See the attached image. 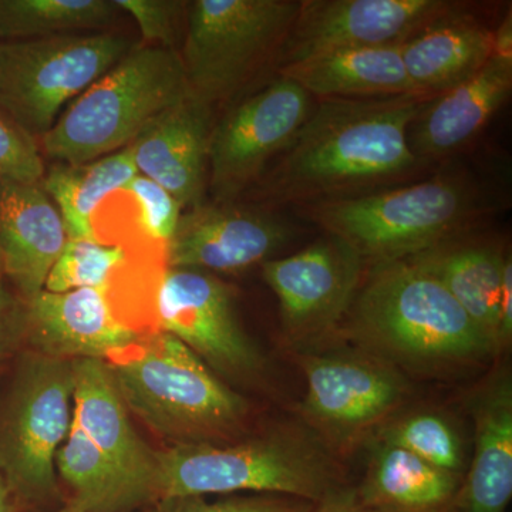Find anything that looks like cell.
Instances as JSON below:
<instances>
[{"label":"cell","instance_id":"obj_22","mask_svg":"<svg viewBox=\"0 0 512 512\" xmlns=\"http://www.w3.org/2000/svg\"><path fill=\"white\" fill-rule=\"evenodd\" d=\"M279 76L293 80L322 100L423 96L406 72L402 45L323 53L281 67Z\"/></svg>","mask_w":512,"mask_h":512},{"label":"cell","instance_id":"obj_1","mask_svg":"<svg viewBox=\"0 0 512 512\" xmlns=\"http://www.w3.org/2000/svg\"><path fill=\"white\" fill-rule=\"evenodd\" d=\"M427 96L322 100L269 175L278 202L365 194L419 167L407 131Z\"/></svg>","mask_w":512,"mask_h":512},{"label":"cell","instance_id":"obj_19","mask_svg":"<svg viewBox=\"0 0 512 512\" xmlns=\"http://www.w3.org/2000/svg\"><path fill=\"white\" fill-rule=\"evenodd\" d=\"M73 417L150 505L157 504V451L134 429L126 403L100 359L73 360Z\"/></svg>","mask_w":512,"mask_h":512},{"label":"cell","instance_id":"obj_15","mask_svg":"<svg viewBox=\"0 0 512 512\" xmlns=\"http://www.w3.org/2000/svg\"><path fill=\"white\" fill-rule=\"evenodd\" d=\"M289 235L284 221L265 212L198 205L181 215L165 249V265L228 274L245 271L268 261Z\"/></svg>","mask_w":512,"mask_h":512},{"label":"cell","instance_id":"obj_32","mask_svg":"<svg viewBox=\"0 0 512 512\" xmlns=\"http://www.w3.org/2000/svg\"><path fill=\"white\" fill-rule=\"evenodd\" d=\"M316 503L281 494L228 495L210 501L204 497L175 498L157 504L153 512H313Z\"/></svg>","mask_w":512,"mask_h":512},{"label":"cell","instance_id":"obj_35","mask_svg":"<svg viewBox=\"0 0 512 512\" xmlns=\"http://www.w3.org/2000/svg\"><path fill=\"white\" fill-rule=\"evenodd\" d=\"M512 338V264L505 258L501 284L500 311H498V350L507 348Z\"/></svg>","mask_w":512,"mask_h":512},{"label":"cell","instance_id":"obj_12","mask_svg":"<svg viewBox=\"0 0 512 512\" xmlns=\"http://www.w3.org/2000/svg\"><path fill=\"white\" fill-rule=\"evenodd\" d=\"M363 268V259L335 237L262 264L289 345L309 348L336 332L362 284Z\"/></svg>","mask_w":512,"mask_h":512},{"label":"cell","instance_id":"obj_2","mask_svg":"<svg viewBox=\"0 0 512 512\" xmlns=\"http://www.w3.org/2000/svg\"><path fill=\"white\" fill-rule=\"evenodd\" d=\"M342 325L363 348L407 366L471 365L495 355L460 303L407 259L363 275Z\"/></svg>","mask_w":512,"mask_h":512},{"label":"cell","instance_id":"obj_29","mask_svg":"<svg viewBox=\"0 0 512 512\" xmlns=\"http://www.w3.org/2000/svg\"><path fill=\"white\" fill-rule=\"evenodd\" d=\"M126 248L99 239L67 238L50 269L45 291L67 292L82 288H109L128 264Z\"/></svg>","mask_w":512,"mask_h":512},{"label":"cell","instance_id":"obj_10","mask_svg":"<svg viewBox=\"0 0 512 512\" xmlns=\"http://www.w3.org/2000/svg\"><path fill=\"white\" fill-rule=\"evenodd\" d=\"M298 360L306 377L301 416L323 446L348 450L402 403V376L376 357L301 353Z\"/></svg>","mask_w":512,"mask_h":512},{"label":"cell","instance_id":"obj_18","mask_svg":"<svg viewBox=\"0 0 512 512\" xmlns=\"http://www.w3.org/2000/svg\"><path fill=\"white\" fill-rule=\"evenodd\" d=\"M511 90L512 59L493 53L466 82L421 103L407 131L413 156L421 164L461 150L483 130Z\"/></svg>","mask_w":512,"mask_h":512},{"label":"cell","instance_id":"obj_27","mask_svg":"<svg viewBox=\"0 0 512 512\" xmlns=\"http://www.w3.org/2000/svg\"><path fill=\"white\" fill-rule=\"evenodd\" d=\"M56 473L69 490L66 505L84 512H136L150 503L89 439L77 420L56 454Z\"/></svg>","mask_w":512,"mask_h":512},{"label":"cell","instance_id":"obj_7","mask_svg":"<svg viewBox=\"0 0 512 512\" xmlns=\"http://www.w3.org/2000/svg\"><path fill=\"white\" fill-rule=\"evenodd\" d=\"M73 360L23 357L0 416V476L18 505L59 498L56 454L73 421Z\"/></svg>","mask_w":512,"mask_h":512},{"label":"cell","instance_id":"obj_20","mask_svg":"<svg viewBox=\"0 0 512 512\" xmlns=\"http://www.w3.org/2000/svg\"><path fill=\"white\" fill-rule=\"evenodd\" d=\"M56 205L40 184L0 177V254L3 275L28 302L45 289L46 278L66 244Z\"/></svg>","mask_w":512,"mask_h":512},{"label":"cell","instance_id":"obj_14","mask_svg":"<svg viewBox=\"0 0 512 512\" xmlns=\"http://www.w3.org/2000/svg\"><path fill=\"white\" fill-rule=\"evenodd\" d=\"M450 8L441 0H302L281 67L335 50L402 45Z\"/></svg>","mask_w":512,"mask_h":512},{"label":"cell","instance_id":"obj_40","mask_svg":"<svg viewBox=\"0 0 512 512\" xmlns=\"http://www.w3.org/2000/svg\"><path fill=\"white\" fill-rule=\"evenodd\" d=\"M40 512H84L76 510V508L69 507V505H64V507L59 508V510H53V511H40ZM136 512H153V510H143V511H136Z\"/></svg>","mask_w":512,"mask_h":512},{"label":"cell","instance_id":"obj_4","mask_svg":"<svg viewBox=\"0 0 512 512\" xmlns=\"http://www.w3.org/2000/svg\"><path fill=\"white\" fill-rule=\"evenodd\" d=\"M343 488L325 446L291 429L232 444H178L157 451V504L237 493L289 495L319 504Z\"/></svg>","mask_w":512,"mask_h":512},{"label":"cell","instance_id":"obj_11","mask_svg":"<svg viewBox=\"0 0 512 512\" xmlns=\"http://www.w3.org/2000/svg\"><path fill=\"white\" fill-rule=\"evenodd\" d=\"M160 330L191 349L215 375L254 379L265 360L235 312L231 288L197 269L165 266L157 292Z\"/></svg>","mask_w":512,"mask_h":512},{"label":"cell","instance_id":"obj_36","mask_svg":"<svg viewBox=\"0 0 512 512\" xmlns=\"http://www.w3.org/2000/svg\"><path fill=\"white\" fill-rule=\"evenodd\" d=\"M313 512H382L373 510V508L365 507L357 503L352 488H343L339 493L330 495L323 500L322 503L316 504Z\"/></svg>","mask_w":512,"mask_h":512},{"label":"cell","instance_id":"obj_30","mask_svg":"<svg viewBox=\"0 0 512 512\" xmlns=\"http://www.w3.org/2000/svg\"><path fill=\"white\" fill-rule=\"evenodd\" d=\"M380 443L403 448L431 466L458 474L463 466V448L456 430L439 414L417 413L392 421Z\"/></svg>","mask_w":512,"mask_h":512},{"label":"cell","instance_id":"obj_37","mask_svg":"<svg viewBox=\"0 0 512 512\" xmlns=\"http://www.w3.org/2000/svg\"><path fill=\"white\" fill-rule=\"evenodd\" d=\"M15 315V302H13L8 289L3 285L2 276H0V353L8 345L9 339L12 338L15 326L20 325V323L15 322Z\"/></svg>","mask_w":512,"mask_h":512},{"label":"cell","instance_id":"obj_3","mask_svg":"<svg viewBox=\"0 0 512 512\" xmlns=\"http://www.w3.org/2000/svg\"><path fill=\"white\" fill-rule=\"evenodd\" d=\"M103 362L127 409L174 446L227 443L248 420L247 400L164 330L140 336Z\"/></svg>","mask_w":512,"mask_h":512},{"label":"cell","instance_id":"obj_16","mask_svg":"<svg viewBox=\"0 0 512 512\" xmlns=\"http://www.w3.org/2000/svg\"><path fill=\"white\" fill-rule=\"evenodd\" d=\"M25 305L20 326L36 355L104 360L141 336L117 319L104 289H43Z\"/></svg>","mask_w":512,"mask_h":512},{"label":"cell","instance_id":"obj_6","mask_svg":"<svg viewBox=\"0 0 512 512\" xmlns=\"http://www.w3.org/2000/svg\"><path fill=\"white\" fill-rule=\"evenodd\" d=\"M480 210L473 187L450 175L311 205L313 220L365 265L429 251L453 238Z\"/></svg>","mask_w":512,"mask_h":512},{"label":"cell","instance_id":"obj_5","mask_svg":"<svg viewBox=\"0 0 512 512\" xmlns=\"http://www.w3.org/2000/svg\"><path fill=\"white\" fill-rule=\"evenodd\" d=\"M188 94L191 90L177 50L134 47L63 111L40 138V146L59 163H90L131 146Z\"/></svg>","mask_w":512,"mask_h":512},{"label":"cell","instance_id":"obj_26","mask_svg":"<svg viewBox=\"0 0 512 512\" xmlns=\"http://www.w3.org/2000/svg\"><path fill=\"white\" fill-rule=\"evenodd\" d=\"M137 174L133 146H128L90 163H59L45 173L40 185L62 215L67 238L97 239L94 214Z\"/></svg>","mask_w":512,"mask_h":512},{"label":"cell","instance_id":"obj_34","mask_svg":"<svg viewBox=\"0 0 512 512\" xmlns=\"http://www.w3.org/2000/svg\"><path fill=\"white\" fill-rule=\"evenodd\" d=\"M123 15L137 23L141 36L147 42L174 49L178 22L184 10V2L175 0H114Z\"/></svg>","mask_w":512,"mask_h":512},{"label":"cell","instance_id":"obj_17","mask_svg":"<svg viewBox=\"0 0 512 512\" xmlns=\"http://www.w3.org/2000/svg\"><path fill=\"white\" fill-rule=\"evenodd\" d=\"M211 107L188 94L134 141L138 174L161 185L181 208L198 207L207 184Z\"/></svg>","mask_w":512,"mask_h":512},{"label":"cell","instance_id":"obj_23","mask_svg":"<svg viewBox=\"0 0 512 512\" xmlns=\"http://www.w3.org/2000/svg\"><path fill=\"white\" fill-rule=\"evenodd\" d=\"M494 52V32L453 6L402 43L406 72L423 96H437L473 77Z\"/></svg>","mask_w":512,"mask_h":512},{"label":"cell","instance_id":"obj_33","mask_svg":"<svg viewBox=\"0 0 512 512\" xmlns=\"http://www.w3.org/2000/svg\"><path fill=\"white\" fill-rule=\"evenodd\" d=\"M0 177L23 184H40L45 164L36 141L0 113Z\"/></svg>","mask_w":512,"mask_h":512},{"label":"cell","instance_id":"obj_28","mask_svg":"<svg viewBox=\"0 0 512 512\" xmlns=\"http://www.w3.org/2000/svg\"><path fill=\"white\" fill-rule=\"evenodd\" d=\"M123 16L114 0H0V37L25 40L104 28Z\"/></svg>","mask_w":512,"mask_h":512},{"label":"cell","instance_id":"obj_9","mask_svg":"<svg viewBox=\"0 0 512 512\" xmlns=\"http://www.w3.org/2000/svg\"><path fill=\"white\" fill-rule=\"evenodd\" d=\"M298 0H197L188 13L181 60L195 97L212 106L237 92L281 53L298 16Z\"/></svg>","mask_w":512,"mask_h":512},{"label":"cell","instance_id":"obj_8","mask_svg":"<svg viewBox=\"0 0 512 512\" xmlns=\"http://www.w3.org/2000/svg\"><path fill=\"white\" fill-rule=\"evenodd\" d=\"M126 37L59 35L0 43V113L35 140L127 55Z\"/></svg>","mask_w":512,"mask_h":512},{"label":"cell","instance_id":"obj_13","mask_svg":"<svg viewBox=\"0 0 512 512\" xmlns=\"http://www.w3.org/2000/svg\"><path fill=\"white\" fill-rule=\"evenodd\" d=\"M312 110L311 94L282 76L229 110L211 131L208 171L214 194L228 200L254 183Z\"/></svg>","mask_w":512,"mask_h":512},{"label":"cell","instance_id":"obj_39","mask_svg":"<svg viewBox=\"0 0 512 512\" xmlns=\"http://www.w3.org/2000/svg\"><path fill=\"white\" fill-rule=\"evenodd\" d=\"M18 507L19 505L16 504L15 498L10 493L8 484L0 476V512H16Z\"/></svg>","mask_w":512,"mask_h":512},{"label":"cell","instance_id":"obj_21","mask_svg":"<svg viewBox=\"0 0 512 512\" xmlns=\"http://www.w3.org/2000/svg\"><path fill=\"white\" fill-rule=\"evenodd\" d=\"M476 446L451 512H505L512 497V384L494 376L471 403Z\"/></svg>","mask_w":512,"mask_h":512},{"label":"cell","instance_id":"obj_31","mask_svg":"<svg viewBox=\"0 0 512 512\" xmlns=\"http://www.w3.org/2000/svg\"><path fill=\"white\" fill-rule=\"evenodd\" d=\"M121 191L136 201L140 211L138 222L144 234L165 252L183 215L181 205L161 185L141 174H137Z\"/></svg>","mask_w":512,"mask_h":512},{"label":"cell","instance_id":"obj_24","mask_svg":"<svg viewBox=\"0 0 512 512\" xmlns=\"http://www.w3.org/2000/svg\"><path fill=\"white\" fill-rule=\"evenodd\" d=\"M461 480L403 448L377 444L365 478L352 488L357 503L382 512H451Z\"/></svg>","mask_w":512,"mask_h":512},{"label":"cell","instance_id":"obj_41","mask_svg":"<svg viewBox=\"0 0 512 512\" xmlns=\"http://www.w3.org/2000/svg\"><path fill=\"white\" fill-rule=\"evenodd\" d=\"M0 276H2V278H3L2 254H0Z\"/></svg>","mask_w":512,"mask_h":512},{"label":"cell","instance_id":"obj_25","mask_svg":"<svg viewBox=\"0 0 512 512\" xmlns=\"http://www.w3.org/2000/svg\"><path fill=\"white\" fill-rule=\"evenodd\" d=\"M505 258L493 245L451 239L407 261L434 276L498 352V311Z\"/></svg>","mask_w":512,"mask_h":512},{"label":"cell","instance_id":"obj_38","mask_svg":"<svg viewBox=\"0 0 512 512\" xmlns=\"http://www.w3.org/2000/svg\"><path fill=\"white\" fill-rule=\"evenodd\" d=\"M494 55L512 59V19L511 13L494 32Z\"/></svg>","mask_w":512,"mask_h":512}]
</instances>
